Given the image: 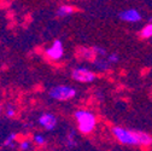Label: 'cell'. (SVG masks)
Returning <instances> with one entry per match:
<instances>
[{"instance_id": "cell-1", "label": "cell", "mask_w": 152, "mask_h": 151, "mask_svg": "<svg viewBox=\"0 0 152 151\" xmlns=\"http://www.w3.org/2000/svg\"><path fill=\"white\" fill-rule=\"evenodd\" d=\"M112 134L123 145L128 146H150L152 145V137L145 132L129 130L122 127H113Z\"/></svg>"}, {"instance_id": "cell-2", "label": "cell", "mask_w": 152, "mask_h": 151, "mask_svg": "<svg viewBox=\"0 0 152 151\" xmlns=\"http://www.w3.org/2000/svg\"><path fill=\"white\" fill-rule=\"evenodd\" d=\"M75 119L79 123V130L83 134L92 133L97 123L94 114L87 110H77L75 112Z\"/></svg>"}, {"instance_id": "cell-3", "label": "cell", "mask_w": 152, "mask_h": 151, "mask_svg": "<svg viewBox=\"0 0 152 151\" xmlns=\"http://www.w3.org/2000/svg\"><path fill=\"white\" fill-rule=\"evenodd\" d=\"M75 94H76V89L70 86H65V85L56 86L50 91V97L57 100L71 99L72 97H75Z\"/></svg>"}, {"instance_id": "cell-4", "label": "cell", "mask_w": 152, "mask_h": 151, "mask_svg": "<svg viewBox=\"0 0 152 151\" xmlns=\"http://www.w3.org/2000/svg\"><path fill=\"white\" fill-rule=\"evenodd\" d=\"M71 78L75 81L87 84V82L94 81V79H96V74H94L93 71H91V70H88L87 68L79 67V68H75L71 71Z\"/></svg>"}, {"instance_id": "cell-5", "label": "cell", "mask_w": 152, "mask_h": 151, "mask_svg": "<svg viewBox=\"0 0 152 151\" xmlns=\"http://www.w3.org/2000/svg\"><path fill=\"white\" fill-rule=\"evenodd\" d=\"M120 20L123 21V22H129V23H137V22H140L141 21V15L138 10L135 9H128V10H124V11H121L120 15Z\"/></svg>"}, {"instance_id": "cell-6", "label": "cell", "mask_w": 152, "mask_h": 151, "mask_svg": "<svg viewBox=\"0 0 152 151\" xmlns=\"http://www.w3.org/2000/svg\"><path fill=\"white\" fill-rule=\"evenodd\" d=\"M46 54H47V57L53 59V61H57V59H59L63 57V54H64V47H63V43L61 40H56L52 46L50 48H47L46 51Z\"/></svg>"}, {"instance_id": "cell-7", "label": "cell", "mask_w": 152, "mask_h": 151, "mask_svg": "<svg viewBox=\"0 0 152 151\" xmlns=\"http://www.w3.org/2000/svg\"><path fill=\"white\" fill-rule=\"evenodd\" d=\"M39 123L47 130H52L57 126V119L52 114H42L39 119Z\"/></svg>"}, {"instance_id": "cell-8", "label": "cell", "mask_w": 152, "mask_h": 151, "mask_svg": "<svg viewBox=\"0 0 152 151\" xmlns=\"http://www.w3.org/2000/svg\"><path fill=\"white\" fill-rule=\"evenodd\" d=\"M79 56H80V58H83V59H87V61H91V62H93L98 57L97 53L94 52L93 47H91V48L89 47H81L79 50Z\"/></svg>"}, {"instance_id": "cell-9", "label": "cell", "mask_w": 152, "mask_h": 151, "mask_svg": "<svg viewBox=\"0 0 152 151\" xmlns=\"http://www.w3.org/2000/svg\"><path fill=\"white\" fill-rule=\"evenodd\" d=\"M92 63H93V65L96 67L97 69H99V70H102V71H103V70H109L110 67H111V63L107 61V58H100V57H97Z\"/></svg>"}, {"instance_id": "cell-10", "label": "cell", "mask_w": 152, "mask_h": 151, "mask_svg": "<svg viewBox=\"0 0 152 151\" xmlns=\"http://www.w3.org/2000/svg\"><path fill=\"white\" fill-rule=\"evenodd\" d=\"M74 12V7L72 6H69V5H63L58 9L57 11V16L58 17H65V16H69Z\"/></svg>"}, {"instance_id": "cell-11", "label": "cell", "mask_w": 152, "mask_h": 151, "mask_svg": "<svg viewBox=\"0 0 152 151\" xmlns=\"http://www.w3.org/2000/svg\"><path fill=\"white\" fill-rule=\"evenodd\" d=\"M141 37H144V39H148V37H152V23L150 22L147 26L144 27V29L141 30L140 33Z\"/></svg>"}, {"instance_id": "cell-12", "label": "cell", "mask_w": 152, "mask_h": 151, "mask_svg": "<svg viewBox=\"0 0 152 151\" xmlns=\"http://www.w3.org/2000/svg\"><path fill=\"white\" fill-rule=\"evenodd\" d=\"M93 50H94V52L97 53V56H98V57H105V56H107V53H106V50H105V48H103V47H99V46H94V47H93Z\"/></svg>"}, {"instance_id": "cell-13", "label": "cell", "mask_w": 152, "mask_h": 151, "mask_svg": "<svg viewBox=\"0 0 152 151\" xmlns=\"http://www.w3.org/2000/svg\"><path fill=\"white\" fill-rule=\"evenodd\" d=\"M34 141H35V144H36V145H44V144L46 143V139H45V137H44V136L37 134V136H35V137H34Z\"/></svg>"}, {"instance_id": "cell-14", "label": "cell", "mask_w": 152, "mask_h": 151, "mask_svg": "<svg viewBox=\"0 0 152 151\" xmlns=\"http://www.w3.org/2000/svg\"><path fill=\"white\" fill-rule=\"evenodd\" d=\"M15 139H16V134L12 133V134L5 140L4 145H5V146H13V145H15Z\"/></svg>"}, {"instance_id": "cell-15", "label": "cell", "mask_w": 152, "mask_h": 151, "mask_svg": "<svg viewBox=\"0 0 152 151\" xmlns=\"http://www.w3.org/2000/svg\"><path fill=\"white\" fill-rule=\"evenodd\" d=\"M106 57H107V61H109L111 64H112V63H117V62L120 61V58H118V54H116V53L107 54Z\"/></svg>"}, {"instance_id": "cell-16", "label": "cell", "mask_w": 152, "mask_h": 151, "mask_svg": "<svg viewBox=\"0 0 152 151\" xmlns=\"http://www.w3.org/2000/svg\"><path fill=\"white\" fill-rule=\"evenodd\" d=\"M66 144L68 146H76V141L74 139V132H70V134L68 136V140H66Z\"/></svg>"}, {"instance_id": "cell-17", "label": "cell", "mask_w": 152, "mask_h": 151, "mask_svg": "<svg viewBox=\"0 0 152 151\" xmlns=\"http://www.w3.org/2000/svg\"><path fill=\"white\" fill-rule=\"evenodd\" d=\"M15 114H16V110H15L12 106H7V109H6V115H7L9 117H12V116H15Z\"/></svg>"}, {"instance_id": "cell-18", "label": "cell", "mask_w": 152, "mask_h": 151, "mask_svg": "<svg viewBox=\"0 0 152 151\" xmlns=\"http://www.w3.org/2000/svg\"><path fill=\"white\" fill-rule=\"evenodd\" d=\"M21 149L22 150H29L30 149V143L27 140V141H23L22 145H21Z\"/></svg>"}, {"instance_id": "cell-19", "label": "cell", "mask_w": 152, "mask_h": 151, "mask_svg": "<svg viewBox=\"0 0 152 151\" xmlns=\"http://www.w3.org/2000/svg\"><path fill=\"white\" fill-rule=\"evenodd\" d=\"M150 22H151V23H152V17H151V18H150Z\"/></svg>"}]
</instances>
